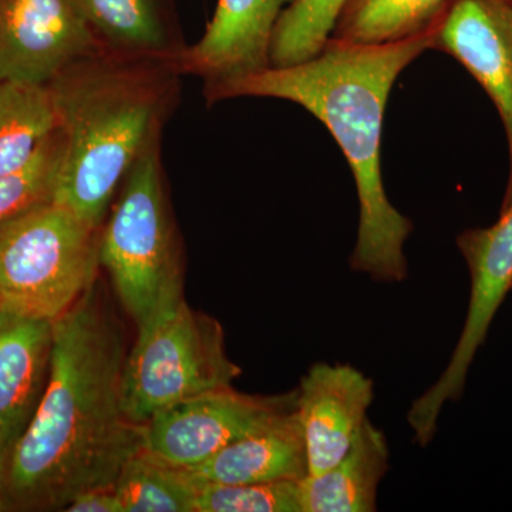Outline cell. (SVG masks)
I'll return each mask as SVG.
<instances>
[{
	"instance_id": "ac0fdd59",
	"label": "cell",
	"mask_w": 512,
	"mask_h": 512,
	"mask_svg": "<svg viewBox=\"0 0 512 512\" xmlns=\"http://www.w3.org/2000/svg\"><path fill=\"white\" fill-rule=\"evenodd\" d=\"M198 478L141 447L123 467L114 491L123 512H195Z\"/></svg>"
},
{
	"instance_id": "7402d4cb",
	"label": "cell",
	"mask_w": 512,
	"mask_h": 512,
	"mask_svg": "<svg viewBox=\"0 0 512 512\" xmlns=\"http://www.w3.org/2000/svg\"><path fill=\"white\" fill-rule=\"evenodd\" d=\"M195 512H302L299 481L215 484L198 478Z\"/></svg>"
},
{
	"instance_id": "44dd1931",
	"label": "cell",
	"mask_w": 512,
	"mask_h": 512,
	"mask_svg": "<svg viewBox=\"0 0 512 512\" xmlns=\"http://www.w3.org/2000/svg\"><path fill=\"white\" fill-rule=\"evenodd\" d=\"M62 158L63 137L57 128L29 164L0 175V224L33 205L53 200Z\"/></svg>"
},
{
	"instance_id": "ffe728a7",
	"label": "cell",
	"mask_w": 512,
	"mask_h": 512,
	"mask_svg": "<svg viewBox=\"0 0 512 512\" xmlns=\"http://www.w3.org/2000/svg\"><path fill=\"white\" fill-rule=\"evenodd\" d=\"M348 0H292L272 35L269 62L285 67L318 55Z\"/></svg>"
},
{
	"instance_id": "2e32d148",
	"label": "cell",
	"mask_w": 512,
	"mask_h": 512,
	"mask_svg": "<svg viewBox=\"0 0 512 512\" xmlns=\"http://www.w3.org/2000/svg\"><path fill=\"white\" fill-rule=\"evenodd\" d=\"M389 471L383 431L367 419L335 466L299 481L302 512H375L380 481Z\"/></svg>"
},
{
	"instance_id": "cb8c5ba5",
	"label": "cell",
	"mask_w": 512,
	"mask_h": 512,
	"mask_svg": "<svg viewBox=\"0 0 512 512\" xmlns=\"http://www.w3.org/2000/svg\"><path fill=\"white\" fill-rule=\"evenodd\" d=\"M10 444H12V440L5 431L0 430V511H9L8 505H6L5 497H3L2 493V474L3 467H5L6 456H8V451Z\"/></svg>"
},
{
	"instance_id": "9a60e30c",
	"label": "cell",
	"mask_w": 512,
	"mask_h": 512,
	"mask_svg": "<svg viewBox=\"0 0 512 512\" xmlns=\"http://www.w3.org/2000/svg\"><path fill=\"white\" fill-rule=\"evenodd\" d=\"M101 49L124 56L171 60L184 43L173 0H76Z\"/></svg>"
},
{
	"instance_id": "ba28073f",
	"label": "cell",
	"mask_w": 512,
	"mask_h": 512,
	"mask_svg": "<svg viewBox=\"0 0 512 512\" xmlns=\"http://www.w3.org/2000/svg\"><path fill=\"white\" fill-rule=\"evenodd\" d=\"M298 392L251 396L231 387L175 404L143 426V447L174 466L195 468L222 448L295 412Z\"/></svg>"
},
{
	"instance_id": "7a4b0ae2",
	"label": "cell",
	"mask_w": 512,
	"mask_h": 512,
	"mask_svg": "<svg viewBox=\"0 0 512 512\" xmlns=\"http://www.w3.org/2000/svg\"><path fill=\"white\" fill-rule=\"evenodd\" d=\"M433 29L375 45L330 37L318 55L305 62L269 66L204 90L208 104L237 97L291 101L325 124L348 160L359 197V231L350 266L377 282L407 278L404 244L413 232V222L393 207L384 191V110L397 77L431 49Z\"/></svg>"
},
{
	"instance_id": "8992f818",
	"label": "cell",
	"mask_w": 512,
	"mask_h": 512,
	"mask_svg": "<svg viewBox=\"0 0 512 512\" xmlns=\"http://www.w3.org/2000/svg\"><path fill=\"white\" fill-rule=\"evenodd\" d=\"M241 373L229 359L220 322L180 296L137 328L123 369L124 414L144 426L175 404L231 387Z\"/></svg>"
},
{
	"instance_id": "5b68a950",
	"label": "cell",
	"mask_w": 512,
	"mask_h": 512,
	"mask_svg": "<svg viewBox=\"0 0 512 512\" xmlns=\"http://www.w3.org/2000/svg\"><path fill=\"white\" fill-rule=\"evenodd\" d=\"M100 231L49 200L0 224V309L49 320L97 284Z\"/></svg>"
},
{
	"instance_id": "603a6c76",
	"label": "cell",
	"mask_w": 512,
	"mask_h": 512,
	"mask_svg": "<svg viewBox=\"0 0 512 512\" xmlns=\"http://www.w3.org/2000/svg\"><path fill=\"white\" fill-rule=\"evenodd\" d=\"M69 512H123L119 497L113 488L93 490L79 495L72 503L67 505Z\"/></svg>"
},
{
	"instance_id": "52a82bcc",
	"label": "cell",
	"mask_w": 512,
	"mask_h": 512,
	"mask_svg": "<svg viewBox=\"0 0 512 512\" xmlns=\"http://www.w3.org/2000/svg\"><path fill=\"white\" fill-rule=\"evenodd\" d=\"M457 247L471 278L466 322L443 375L414 400L407 414L414 440L426 447L436 436L437 421L447 402L463 396L468 372L483 348L498 309L512 291V201L487 228H471L457 237Z\"/></svg>"
},
{
	"instance_id": "7c38bea8",
	"label": "cell",
	"mask_w": 512,
	"mask_h": 512,
	"mask_svg": "<svg viewBox=\"0 0 512 512\" xmlns=\"http://www.w3.org/2000/svg\"><path fill=\"white\" fill-rule=\"evenodd\" d=\"M291 2L218 0L204 35L178 57L181 74L200 77L207 90L268 69L276 23Z\"/></svg>"
},
{
	"instance_id": "277c9868",
	"label": "cell",
	"mask_w": 512,
	"mask_h": 512,
	"mask_svg": "<svg viewBox=\"0 0 512 512\" xmlns=\"http://www.w3.org/2000/svg\"><path fill=\"white\" fill-rule=\"evenodd\" d=\"M100 231V268L136 326L183 296L180 245L161 163V134L130 168Z\"/></svg>"
},
{
	"instance_id": "e0dca14e",
	"label": "cell",
	"mask_w": 512,
	"mask_h": 512,
	"mask_svg": "<svg viewBox=\"0 0 512 512\" xmlns=\"http://www.w3.org/2000/svg\"><path fill=\"white\" fill-rule=\"evenodd\" d=\"M56 130L49 84L0 80V175L29 164Z\"/></svg>"
},
{
	"instance_id": "3957f363",
	"label": "cell",
	"mask_w": 512,
	"mask_h": 512,
	"mask_svg": "<svg viewBox=\"0 0 512 512\" xmlns=\"http://www.w3.org/2000/svg\"><path fill=\"white\" fill-rule=\"evenodd\" d=\"M183 76L177 62L99 49L50 80L63 158L53 201L103 227L124 178L163 133Z\"/></svg>"
},
{
	"instance_id": "8fae6325",
	"label": "cell",
	"mask_w": 512,
	"mask_h": 512,
	"mask_svg": "<svg viewBox=\"0 0 512 512\" xmlns=\"http://www.w3.org/2000/svg\"><path fill=\"white\" fill-rule=\"evenodd\" d=\"M296 396L309 474L329 470L348 453L375 399L373 380L350 365L316 363Z\"/></svg>"
},
{
	"instance_id": "30bf717a",
	"label": "cell",
	"mask_w": 512,
	"mask_h": 512,
	"mask_svg": "<svg viewBox=\"0 0 512 512\" xmlns=\"http://www.w3.org/2000/svg\"><path fill=\"white\" fill-rule=\"evenodd\" d=\"M431 49L463 64L500 114L510 154L505 207L512 201V0H448Z\"/></svg>"
},
{
	"instance_id": "5bb4252c",
	"label": "cell",
	"mask_w": 512,
	"mask_h": 512,
	"mask_svg": "<svg viewBox=\"0 0 512 512\" xmlns=\"http://www.w3.org/2000/svg\"><path fill=\"white\" fill-rule=\"evenodd\" d=\"M190 471L200 480L215 484L301 481L308 476L309 468L296 410L222 448Z\"/></svg>"
},
{
	"instance_id": "6da1fadb",
	"label": "cell",
	"mask_w": 512,
	"mask_h": 512,
	"mask_svg": "<svg viewBox=\"0 0 512 512\" xmlns=\"http://www.w3.org/2000/svg\"><path fill=\"white\" fill-rule=\"evenodd\" d=\"M126 357L97 284L53 322L45 392L3 467L8 510L64 511L79 495L114 487L143 447V426L123 409Z\"/></svg>"
},
{
	"instance_id": "9c48e42d",
	"label": "cell",
	"mask_w": 512,
	"mask_h": 512,
	"mask_svg": "<svg viewBox=\"0 0 512 512\" xmlns=\"http://www.w3.org/2000/svg\"><path fill=\"white\" fill-rule=\"evenodd\" d=\"M99 49L76 0H0V80L47 84Z\"/></svg>"
},
{
	"instance_id": "4fadbf2b",
	"label": "cell",
	"mask_w": 512,
	"mask_h": 512,
	"mask_svg": "<svg viewBox=\"0 0 512 512\" xmlns=\"http://www.w3.org/2000/svg\"><path fill=\"white\" fill-rule=\"evenodd\" d=\"M53 322L0 309V430L15 441L45 392Z\"/></svg>"
},
{
	"instance_id": "d6986e66",
	"label": "cell",
	"mask_w": 512,
	"mask_h": 512,
	"mask_svg": "<svg viewBox=\"0 0 512 512\" xmlns=\"http://www.w3.org/2000/svg\"><path fill=\"white\" fill-rule=\"evenodd\" d=\"M448 0H348L336 20L333 39L375 45L426 32Z\"/></svg>"
}]
</instances>
